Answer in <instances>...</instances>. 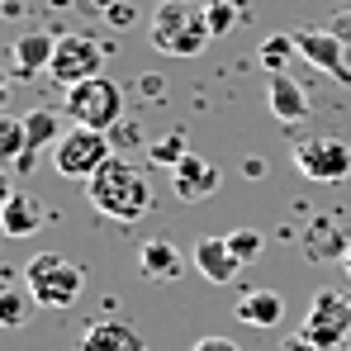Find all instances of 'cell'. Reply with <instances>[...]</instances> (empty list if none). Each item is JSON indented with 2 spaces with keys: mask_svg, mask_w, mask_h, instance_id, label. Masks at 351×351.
Masks as SVG:
<instances>
[{
  "mask_svg": "<svg viewBox=\"0 0 351 351\" xmlns=\"http://www.w3.org/2000/svg\"><path fill=\"white\" fill-rule=\"evenodd\" d=\"M180 271H185V261H180V252H176L167 237H147L143 247H138V276L143 280H180Z\"/></svg>",
  "mask_w": 351,
  "mask_h": 351,
  "instance_id": "2e32d148",
  "label": "cell"
},
{
  "mask_svg": "<svg viewBox=\"0 0 351 351\" xmlns=\"http://www.w3.org/2000/svg\"><path fill=\"white\" fill-rule=\"evenodd\" d=\"M81 351H147L143 332L133 323H119V318H100L81 332Z\"/></svg>",
  "mask_w": 351,
  "mask_h": 351,
  "instance_id": "4fadbf2b",
  "label": "cell"
},
{
  "mask_svg": "<svg viewBox=\"0 0 351 351\" xmlns=\"http://www.w3.org/2000/svg\"><path fill=\"white\" fill-rule=\"evenodd\" d=\"M62 133H66V128H62V114H58V110H29V119H24L29 152H38V147H58Z\"/></svg>",
  "mask_w": 351,
  "mask_h": 351,
  "instance_id": "d6986e66",
  "label": "cell"
},
{
  "mask_svg": "<svg viewBox=\"0 0 351 351\" xmlns=\"http://www.w3.org/2000/svg\"><path fill=\"white\" fill-rule=\"evenodd\" d=\"M290 162L294 171L304 180H313V185H337V180L351 176V143H342V138H304V143H294Z\"/></svg>",
  "mask_w": 351,
  "mask_h": 351,
  "instance_id": "8992f818",
  "label": "cell"
},
{
  "mask_svg": "<svg viewBox=\"0 0 351 351\" xmlns=\"http://www.w3.org/2000/svg\"><path fill=\"white\" fill-rule=\"evenodd\" d=\"M304 332L318 342L323 351H337L351 332V299L337 290H318L308 304V318H304Z\"/></svg>",
  "mask_w": 351,
  "mask_h": 351,
  "instance_id": "ba28073f",
  "label": "cell"
},
{
  "mask_svg": "<svg viewBox=\"0 0 351 351\" xmlns=\"http://www.w3.org/2000/svg\"><path fill=\"white\" fill-rule=\"evenodd\" d=\"M10 195H14V180H10V171H5V162H0V209L10 204Z\"/></svg>",
  "mask_w": 351,
  "mask_h": 351,
  "instance_id": "f1b7e54d",
  "label": "cell"
},
{
  "mask_svg": "<svg viewBox=\"0 0 351 351\" xmlns=\"http://www.w3.org/2000/svg\"><path fill=\"white\" fill-rule=\"evenodd\" d=\"M195 266H199V276H204L209 285H228L237 271H242V261L233 256L228 237H199V242H195Z\"/></svg>",
  "mask_w": 351,
  "mask_h": 351,
  "instance_id": "9a60e30c",
  "label": "cell"
},
{
  "mask_svg": "<svg viewBox=\"0 0 351 351\" xmlns=\"http://www.w3.org/2000/svg\"><path fill=\"white\" fill-rule=\"evenodd\" d=\"M266 95H271V114L280 119V123H299V119H308V95H304V86L294 81L290 71H271Z\"/></svg>",
  "mask_w": 351,
  "mask_h": 351,
  "instance_id": "e0dca14e",
  "label": "cell"
},
{
  "mask_svg": "<svg viewBox=\"0 0 351 351\" xmlns=\"http://www.w3.org/2000/svg\"><path fill=\"white\" fill-rule=\"evenodd\" d=\"M24 285L38 299V308H71L81 299V285H86V271L76 261H66L62 252H38L29 256L24 266Z\"/></svg>",
  "mask_w": 351,
  "mask_h": 351,
  "instance_id": "3957f363",
  "label": "cell"
},
{
  "mask_svg": "<svg viewBox=\"0 0 351 351\" xmlns=\"http://www.w3.org/2000/svg\"><path fill=\"white\" fill-rule=\"evenodd\" d=\"M219 185H223L219 167H214V162H204L199 152H185V157H180V167H171V190H176V199H185V204L209 199Z\"/></svg>",
  "mask_w": 351,
  "mask_h": 351,
  "instance_id": "8fae6325",
  "label": "cell"
},
{
  "mask_svg": "<svg viewBox=\"0 0 351 351\" xmlns=\"http://www.w3.org/2000/svg\"><path fill=\"white\" fill-rule=\"evenodd\" d=\"M342 271H347V280H351V247H347V256H342Z\"/></svg>",
  "mask_w": 351,
  "mask_h": 351,
  "instance_id": "1f68e13d",
  "label": "cell"
},
{
  "mask_svg": "<svg viewBox=\"0 0 351 351\" xmlns=\"http://www.w3.org/2000/svg\"><path fill=\"white\" fill-rule=\"evenodd\" d=\"M5 100H10V76L0 71V110H5Z\"/></svg>",
  "mask_w": 351,
  "mask_h": 351,
  "instance_id": "4dcf8cb0",
  "label": "cell"
},
{
  "mask_svg": "<svg viewBox=\"0 0 351 351\" xmlns=\"http://www.w3.org/2000/svg\"><path fill=\"white\" fill-rule=\"evenodd\" d=\"M233 313H237V323H247V328H276L285 318V304H280L276 290H247L233 304Z\"/></svg>",
  "mask_w": 351,
  "mask_h": 351,
  "instance_id": "ac0fdd59",
  "label": "cell"
},
{
  "mask_svg": "<svg viewBox=\"0 0 351 351\" xmlns=\"http://www.w3.org/2000/svg\"><path fill=\"white\" fill-rule=\"evenodd\" d=\"M294 53H299V48H294V34H271V38L261 43V53H256V58H261L266 71H285Z\"/></svg>",
  "mask_w": 351,
  "mask_h": 351,
  "instance_id": "603a6c76",
  "label": "cell"
},
{
  "mask_svg": "<svg viewBox=\"0 0 351 351\" xmlns=\"http://www.w3.org/2000/svg\"><path fill=\"white\" fill-rule=\"evenodd\" d=\"M34 308H38V299L24 290H0V328H24L29 318H34Z\"/></svg>",
  "mask_w": 351,
  "mask_h": 351,
  "instance_id": "ffe728a7",
  "label": "cell"
},
{
  "mask_svg": "<svg viewBox=\"0 0 351 351\" xmlns=\"http://www.w3.org/2000/svg\"><path fill=\"white\" fill-rule=\"evenodd\" d=\"M86 199L105 214V219H119V223H133L152 209V180L143 167H133L128 157H110L100 171L86 180Z\"/></svg>",
  "mask_w": 351,
  "mask_h": 351,
  "instance_id": "6da1fadb",
  "label": "cell"
},
{
  "mask_svg": "<svg viewBox=\"0 0 351 351\" xmlns=\"http://www.w3.org/2000/svg\"><path fill=\"white\" fill-rule=\"evenodd\" d=\"M285 351H323V347H318L308 332H290V337H285Z\"/></svg>",
  "mask_w": 351,
  "mask_h": 351,
  "instance_id": "4316f807",
  "label": "cell"
},
{
  "mask_svg": "<svg viewBox=\"0 0 351 351\" xmlns=\"http://www.w3.org/2000/svg\"><path fill=\"white\" fill-rule=\"evenodd\" d=\"M66 119L110 133L119 119H123V90H119V81H110V76H90V81L71 86V90H66Z\"/></svg>",
  "mask_w": 351,
  "mask_h": 351,
  "instance_id": "5b68a950",
  "label": "cell"
},
{
  "mask_svg": "<svg viewBox=\"0 0 351 351\" xmlns=\"http://www.w3.org/2000/svg\"><path fill=\"white\" fill-rule=\"evenodd\" d=\"M110 19H114L119 29H128V24H133V19H138V14H133V5H123V0H119L114 10H110Z\"/></svg>",
  "mask_w": 351,
  "mask_h": 351,
  "instance_id": "83f0119b",
  "label": "cell"
},
{
  "mask_svg": "<svg viewBox=\"0 0 351 351\" xmlns=\"http://www.w3.org/2000/svg\"><path fill=\"white\" fill-rule=\"evenodd\" d=\"M185 152H190V147H185V133H180V128H171V133H162V138H152V143H147V157H152L157 167H167V171L180 167V157H185Z\"/></svg>",
  "mask_w": 351,
  "mask_h": 351,
  "instance_id": "7402d4cb",
  "label": "cell"
},
{
  "mask_svg": "<svg viewBox=\"0 0 351 351\" xmlns=\"http://www.w3.org/2000/svg\"><path fill=\"white\" fill-rule=\"evenodd\" d=\"M204 19H209V34L223 38V34L237 24V10L228 5V0H209V5H204Z\"/></svg>",
  "mask_w": 351,
  "mask_h": 351,
  "instance_id": "d4e9b609",
  "label": "cell"
},
{
  "mask_svg": "<svg viewBox=\"0 0 351 351\" xmlns=\"http://www.w3.org/2000/svg\"><path fill=\"white\" fill-rule=\"evenodd\" d=\"M53 53H58V34H24V38H14V48H10L14 71H10V76L29 81V76L48 71V66H53Z\"/></svg>",
  "mask_w": 351,
  "mask_h": 351,
  "instance_id": "5bb4252c",
  "label": "cell"
},
{
  "mask_svg": "<svg viewBox=\"0 0 351 351\" xmlns=\"http://www.w3.org/2000/svg\"><path fill=\"white\" fill-rule=\"evenodd\" d=\"M228 247H233V256L247 266V261H256L261 256V247H266V237L256 233V228H233L228 233Z\"/></svg>",
  "mask_w": 351,
  "mask_h": 351,
  "instance_id": "cb8c5ba5",
  "label": "cell"
},
{
  "mask_svg": "<svg viewBox=\"0 0 351 351\" xmlns=\"http://www.w3.org/2000/svg\"><path fill=\"white\" fill-rule=\"evenodd\" d=\"M190 351H237V342H233V337H223V332H214V337H199Z\"/></svg>",
  "mask_w": 351,
  "mask_h": 351,
  "instance_id": "484cf974",
  "label": "cell"
},
{
  "mask_svg": "<svg viewBox=\"0 0 351 351\" xmlns=\"http://www.w3.org/2000/svg\"><path fill=\"white\" fill-rule=\"evenodd\" d=\"M100 66H105V53H100V43H95L90 34H58V53H53L48 76L58 81L62 90H71V86L90 81V76H100Z\"/></svg>",
  "mask_w": 351,
  "mask_h": 351,
  "instance_id": "52a82bcc",
  "label": "cell"
},
{
  "mask_svg": "<svg viewBox=\"0 0 351 351\" xmlns=\"http://www.w3.org/2000/svg\"><path fill=\"white\" fill-rule=\"evenodd\" d=\"M0 10H14V0H0Z\"/></svg>",
  "mask_w": 351,
  "mask_h": 351,
  "instance_id": "d6a6232c",
  "label": "cell"
},
{
  "mask_svg": "<svg viewBox=\"0 0 351 351\" xmlns=\"http://www.w3.org/2000/svg\"><path fill=\"white\" fill-rule=\"evenodd\" d=\"M81 5H86V10H90V14H110V10H114L119 0H81Z\"/></svg>",
  "mask_w": 351,
  "mask_h": 351,
  "instance_id": "f546056e",
  "label": "cell"
},
{
  "mask_svg": "<svg viewBox=\"0 0 351 351\" xmlns=\"http://www.w3.org/2000/svg\"><path fill=\"white\" fill-rule=\"evenodd\" d=\"M147 38H152V48L167 53V58H199L214 34H209V19H204L199 5H190V0H162V5L152 10Z\"/></svg>",
  "mask_w": 351,
  "mask_h": 351,
  "instance_id": "7a4b0ae2",
  "label": "cell"
},
{
  "mask_svg": "<svg viewBox=\"0 0 351 351\" xmlns=\"http://www.w3.org/2000/svg\"><path fill=\"white\" fill-rule=\"evenodd\" d=\"M43 219H48L43 199L29 195V190H14L10 204L0 209V233H5V237H34L38 228H43Z\"/></svg>",
  "mask_w": 351,
  "mask_h": 351,
  "instance_id": "7c38bea8",
  "label": "cell"
},
{
  "mask_svg": "<svg viewBox=\"0 0 351 351\" xmlns=\"http://www.w3.org/2000/svg\"><path fill=\"white\" fill-rule=\"evenodd\" d=\"M351 247V237L342 233V223L337 219H328V214H318V219H308V228H299V256L308 261V266H328V261H342Z\"/></svg>",
  "mask_w": 351,
  "mask_h": 351,
  "instance_id": "30bf717a",
  "label": "cell"
},
{
  "mask_svg": "<svg viewBox=\"0 0 351 351\" xmlns=\"http://www.w3.org/2000/svg\"><path fill=\"white\" fill-rule=\"evenodd\" d=\"M24 152H29L24 119H19V114H0V162H19Z\"/></svg>",
  "mask_w": 351,
  "mask_h": 351,
  "instance_id": "44dd1931",
  "label": "cell"
},
{
  "mask_svg": "<svg viewBox=\"0 0 351 351\" xmlns=\"http://www.w3.org/2000/svg\"><path fill=\"white\" fill-rule=\"evenodd\" d=\"M347 14H351V10H347Z\"/></svg>",
  "mask_w": 351,
  "mask_h": 351,
  "instance_id": "836d02e7",
  "label": "cell"
},
{
  "mask_svg": "<svg viewBox=\"0 0 351 351\" xmlns=\"http://www.w3.org/2000/svg\"><path fill=\"white\" fill-rule=\"evenodd\" d=\"M110 157H119L114 138H110L105 128H86V123H71V128L58 138V147H53L58 176H71V180H90Z\"/></svg>",
  "mask_w": 351,
  "mask_h": 351,
  "instance_id": "277c9868",
  "label": "cell"
},
{
  "mask_svg": "<svg viewBox=\"0 0 351 351\" xmlns=\"http://www.w3.org/2000/svg\"><path fill=\"white\" fill-rule=\"evenodd\" d=\"M294 48L299 58L313 62L318 71H328L332 81H351V66H347V38L337 29H294Z\"/></svg>",
  "mask_w": 351,
  "mask_h": 351,
  "instance_id": "9c48e42d",
  "label": "cell"
}]
</instances>
